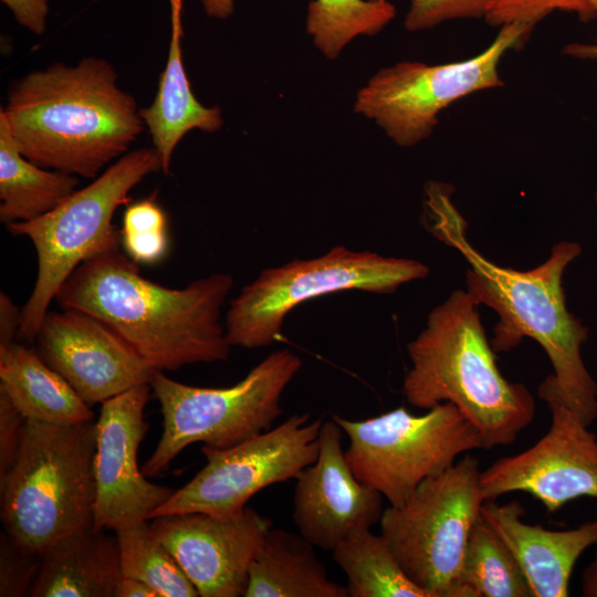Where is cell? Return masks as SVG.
Wrapping results in <instances>:
<instances>
[{
    "instance_id": "obj_14",
    "label": "cell",
    "mask_w": 597,
    "mask_h": 597,
    "mask_svg": "<svg viewBox=\"0 0 597 597\" xmlns=\"http://www.w3.org/2000/svg\"><path fill=\"white\" fill-rule=\"evenodd\" d=\"M150 385L136 386L102 404L95 421L93 530L150 520L172 490L148 481L138 468V448L148 425L144 411Z\"/></svg>"
},
{
    "instance_id": "obj_10",
    "label": "cell",
    "mask_w": 597,
    "mask_h": 597,
    "mask_svg": "<svg viewBox=\"0 0 597 597\" xmlns=\"http://www.w3.org/2000/svg\"><path fill=\"white\" fill-rule=\"evenodd\" d=\"M332 419L348 437L345 457L354 475L392 506L404 504L460 454L484 449L478 430L448 401L422 415L401 406L365 420Z\"/></svg>"
},
{
    "instance_id": "obj_39",
    "label": "cell",
    "mask_w": 597,
    "mask_h": 597,
    "mask_svg": "<svg viewBox=\"0 0 597 597\" xmlns=\"http://www.w3.org/2000/svg\"><path fill=\"white\" fill-rule=\"evenodd\" d=\"M595 200L597 201V189H596V193H595Z\"/></svg>"
},
{
    "instance_id": "obj_15",
    "label": "cell",
    "mask_w": 597,
    "mask_h": 597,
    "mask_svg": "<svg viewBox=\"0 0 597 597\" xmlns=\"http://www.w3.org/2000/svg\"><path fill=\"white\" fill-rule=\"evenodd\" d=\"M201 597L244 596L250 565L272 521L252 507L229 514L206 512L149 520Z\"/></svg>"
},
{
    "instance_id": "obj_35",
    "label": "cell",
    "mask_w": 597,
    "mask_h": 597,
    "mask_svg": "<svg viewBox=\"0 0 597 597\" xmlns=\"http://www.w3.org/2000/svg\"><path fill=\"white\" fill-rule=\"evenodd\" d=\"M114 597H159L156 590H154L146 583L132 578L122 576L119 579Z\"/></svg>"
},
{
    "instance_id": "obj_9",
    "label": "cell",
    "mask_w": 597,
    "mask_h": 597,
    "mask_svg": "<svg viewBox=\"0 0 597 597\" xmlns=\"http://www.w3.org/2000/svg\"><path fill=\"white\" fill-rule=\"evenodd\" d=\"M480 461L467 454L425 480L399 506L383 511L381 535L407 576L430 597H464L461 573L485 501Z\"/></svg>"
},
{
    "instance_id": "obj_4",
    "label": "cell",
    "mask_w": 597,
    "mask_h": 597,
    "mask_svg": "<svg viewBox=\"0 0 597 597\" xmlns=\"http://www.w3.org/2000/svg\"><path fill=\"white\" fill-rule=\"evenodd\" d=\"M479 306L467 290H455L430 312L426 327L407 344L411 366L402 394L425 410L453 404L490 450L512 444L532 423L535 401L525 385L509 381L499 369Z\"/></svg>"
},
{
    "instance_id": "obj_28",
    "label": "cell",
    "mask_w": 597,
    "mask_h": 597,
    "mask_svg": "<svg viewBox=\"0 0 597 597\" xmlns=\"http://www.w3.org/2000/svg\"><path fill=\"white\" fill-rule=\"evenodd\" d=\"M121 243L125 254L137 264H156L167 254V217L155 193L127 206Z\"/></svg>"
},
{
    "instance_id": "obj_24",
    "label": "cell",
    "mask_w": 597,
    "mask_h": 597,
    "mask_svg": "<svg viewBox=\"0 0 597 597\" xmlns=\"http://www.w3.org/2000/svg\"><path fill=\"white\" fill-rule=\"evenodd\" d=\"M208 17L227 19L234 11V0H200ZM396 15L388 1L313 0L307 7L306 31L316 48L328 59H336L357 35L380 32Z\"/></svg>"
},
{
    "instance_id": "obj_22",
    "label": "cell",
    "mask_w": 597,
    "mask_h": 597,
    "mask_svg": "<svg viewBox=\"0 0 597 597\" xmlns=\"http://www.w3.org/2000/svg\"><path fill=\"white\" fill-rule=\"evenodd\" d=\"M314 547L300 533L271 527L250 565L244 597H348Z\"/></svg>"
},
{
    "instance_id": "obj_17",
    "label": "cell",
    "mask_w": 597,
    "mask_h": 597,
    "mask_svg": "<svg viewBox=\"0 0 597 597\" xmlns=\"http://www.w3.org/2000/svg\"><path fill=\"white\" fill-rule=\"evenodd\" d=\"M342 429L322 422L317 459L296 478L293 521L315 547L333 551L350 533L370 528L383 515V495L362 483L342 448Z\"/></svg>"
},
{
    "instance_id": "obj_18",
    "label": "cell",
    "mask_w": 597,
    "mask_h": 597,
    "mask_svg": "<svg viewBox=\"0 0 597 597\" xmlns=\"http://www.w3.org/2000/svg\"><path fill=\"white\" fill-rule=\"evenodd\" d=\"M526 510L517 500H485L482 519L507 545L521 566L533 597H566L576 562L597 544V519L576 528L553 531L523 521Z\"/></svg>"
},
{
    "instance_id": "obj_19",
    "label": "cell",
    "mask_w": 597,
    "mask_h": 597,
    "mask_svg": "<svg viewBox=\"0 0 597 597\" xmlns=\"http://www.w3.org/2000/svg\"><path fill=\"white\" fill-rule=\"evenodd\" d=\"M116 536L93 528L70 535L41 554L32 597H114L122 578Z\"/></svg>"
},
{
    "instance_id": "obj_1",
    "label": "cell",
    "mask_w": 597,
    "mask_h": 597,
    "mask_svg": "<svg viewBox=\"0 0 597 597\" xmlns=\"http://www.w3.org/2000/svg\"><path fill=\"white\" fill-rule=\"evenodd\" d=\"M426 196V228L462 255L467 291L499 316L490 341L494 352L507 353L525 337L538 343L554 369L542 383L589 427L597 417V384L582 357L588 328L567 310L563 289L565 270L580 254V244H554L547 260L531 270L501 266L468 240V223L449 186L430 182Z\"/></svg>"
},
{
    "instance_id": "obj_29",
    "label": "cell",
    "mask_w": 597,
    "mask_h": 597,
    "mask_svg": "<svg viewBox=\"0 0 597 597\" xmlns=\"http://www.w3.org/2000/svg\"><path fill=\"white\" fill-rule=\"evenodd\" d=\"M554 11L575 12L584 22L596 18L585 0H491L483 19L492 27L514 22L535 27Z\"/></svg>"
},
{
    "instance_id": "obj_12",
    "label": "cell",
    "mask_w": 597,
    "mask_h": 597,
    "mask_svg": "<svg viewBox=\"0 0 597 597\" xmlns=\"http://www.w3.org/2000/svg\"><path fill=\"white\" fill-rule=\"evenodd\" d=\"M322 420L294 413L273 429L226 449L201 447L206 465L151 515L241 511L259 491L296 479L315 462Z\"/></svg>"
},
{
    "instance_id": "obj_23",
    "label": "cell",
    "mask_w": 597,
    "mask_h": 597,
    "mask_svg": "<svg viewBox=\"0 0 597 597\" xmlns=\"http://www.w3.org/2000/svg\"><path fill=\"white\" fill-rule=\"evenodd\" d=\"M78 184L76 176L43 168L24 157L0 112V221L4 226L50 212Z\"/></svg>"
},
{
    "instance_id": "obj_11",
    "label": "cell",
    "mask_w": 597,
    "mask_h": 597,
    "mask_svg": "<svg viewBox=\"0 0 597 597\" xmlns=\"http://www.w3.org/2000/svg\"><path fill=\"white\" fill-rule=\"evenodd\" d=\"M533 29L520 22L502 25L489 46L467 60L438 65L405 61L384 67L358 92L355 111L374 119L398 146H415L432 134L442 109L479 91L503 86L502 57L520 48Z\"/></svg>"
},
{
    "instance_id": "obj_3",
    "label": "cell",
    "mask_w": 597,
    "mask_h": 597,
    "mask_svg": "<svg viewBox=\"0 0 597 597\" xmlns=\"http://www.w3.org/2000/svg\"><path fill=\"white\" fill-rule=\"evenodd\" d=\"M117 78L107 60L86 56L18 80L0 112L21 154L43 168L96 178L145 128L135 97Z\"/></svg>"
},
{
    "instance_id": "obj_21",
    "label": "cell",
    "mask_w": 597,
    "mask_h": 597,
    "mask_svg": "<svg viewBox=\"0 0 597 597\" xmlns=\"http://www.w3.org/2000/svg\"><path fill=\"white\" fill-rule=\"evenodd\" d=\"M0 391L25 420L66 426L94 418L90 405L38 352L15 341L0 345Z\"/></svg>"
},
{
    "instance_id": "obj_40",
    "label": "cell",
    "mask_w": 597,
    "mask_h": 597,
    "mask_svg": "<svg viewBox=\"0 0 597 597\" xmlns=\"http://www.w3.org/2000/svg\"><path fill=\"white\" fill-rule=\"evenodd\" d=\"M371 1H385V0H371Z\"/></svg>"
},
{
    "instance_id": "obj_32",
    "label": "cell",
    "mask_w": 597,
    "mask_h": 597,
    "mask_svg": "<svg viewBox=\"0 0 597 597\" xmlns=\"http://www.w3.org/2000/svg\"><path fill=\"white\" fill-rule=\"evenodd\" d=\"M25 418L6 394L0 391V479L14 464L19 454Z\"/></svg>"
},
{
    "instance_id": "obj_33",
    "label": "cell",
    "mask_w": 597,
    "mask_h": 597,
    "mask_svg": "<svg viewBox=\"0 0 597 597\" xmlns=\"http://www.w3.org/2000/svg\"><path fill=\"white\" fill-rule=\"evenodd\" d=\"M12 12L15 21L40 35L46 28L49 15V0H1Z\"/></svg>"
},
{
    "instance_id": "obj_31",
    "label": "cell",
    "mask_w": 597,
    "mask_h": 597,
    "mask_svg": "<svg viewBox=\"0 0 597 597\" xmlns=\"http://www.w3.org/2000/svg\"><path fill=\"white\" fill-rule=\"evenodd\" d=\"M491 0H410L405 28L416 32L455 19L483 18Z\"/></svg>"
},
{
    "instance_id": "obj_7",
    "label": "cell",
    "mask_w": 597,
    "mask_h": 597,
    "mask_svg": "<svg viewBox=\"0 0 597 597\" xmlns=\"http://www.w3.org/2000/svg\"><path fill=\"white\" fill-rule=\"evenodd\" d=\"M301 366L292 350H275L224 388L189 386L156 371L149 385L160 405L163 432L144 474L164 472L192 443L226 449L269 430L283 413L282 395Z\"/></svg>"
},
{
    "instance_id": "obj_25",
    "label": "cell",
    "mask_w": 597,
    "mask_h": 597,
    "mask_svg": "<svg viewBox=\"0 0 597 597\" xmlns=\"http://www.w3.org/2000/svg\"><path fill=\"white\" fill-rule=\"evenodd\" d=\"M332 553L346 576L348 597H430L407 576L383 535L370 528L350 533Z\"/></svg>"
},
{
    "instance_id": "obj_2",
    "label": "cell",
    "mask_w": 597,
    "mask_h": 597,
    "mask_svg": "<svg viewBox=\"0 0 597 597\" xmlns=\"http://www.w3.org/2000/svg\"><path fill=\"white\" fill-rule=\"evenodd\" d=\"M233 285L227 273L172 289L144 277L121 250L80 264L55 296L61 310L91 315L114 329L155 370L226 360L221 323Z\"/></svg>"
},
{
    "instance_id": "obj_5",
    "label": "cell",
    "mask_w": 597,
    "mask_h": 597,
    "mask_svg": "<svg viewBox=\"0 0 597 597\" xmlns=\"http://www.w3.org/2000/svg\"><path fill=\"white\" fill-rule=\"evenodd\" d=\"M96 426L27 419L19 454L0 479L4 532L41 555L56 542L93 527Z\"/></svg>"
},
{
    "instance_id": "obj_34",
    "label": "cell",
    "mask_w": 597,
    "mask_h": 597,
    "mask_svg": "<svg viewBox=\"0 0 597 597\" xmlns=\"http://www.w3.org/2000/svg\"><path fill=\"white\" fill-rule=\"evenodd\" d=\"M22 307L3 291L0 292V345L14 342L19 335Z\"/></svg>"
},
{
    "instance_id": "obj_37",
    "label": "cell",
    "mask_w": 597,
    "mask_h": 597,
    "mask_svg": "<svg viewBox=\"0 0 597 597\" xmlns=\"http://www.w3.org/2000/svg\"><path fill=\"white\" fill-rule=\"evenodd\" d=\"M582 594L585 597H597V549L594 561L583 572Z\"/></svg>"
},
{
    "instance_id": "obj_36",
    "label": "cell",
    "mask_w": 597,
    "mask_h": 597,
    "mask_svg": "<svg viewBox=\"0 0 597 597\" xmlns=\"http://www.w3.org/2000/svg\"><path fill=\"white\" fill-rule=\"evenodd\" d=\"M588 7L597 15V0H585ZM564 54L579 60H597V42L593 43H570L564 50Z\"/></svg>"
},
{
    "instance_id": "obj_13",
    "label": "cell",
    "mask_w": 597,
    "mask_h": 597,
    "mask_svg": "<svg viewBox=\"0 0 597 597\" xmlns=\"http://www.w3.org/2000/svg\"><path fill=\"white\" fill-rule=\"evenodd\" d=\"M537 394L551 411V427L531 448L481 471L484 500L521 491L555 513L572 500L597 499L596 434L547 386L541 383Z\"/></svg>"
},
{
    "instance_id": "obj_8",
    "label": "cell",
    "mask_w": 597,
    "mask_h": 597,
    "mask_svg": "<svg viewBox=\"0 0 597 597\" xmlns=\"http://www.w3.org/2000/svg\"><path fill=\"white\" fill-rule=\"evenodd\" d=\"M428 274L429 268L417 260L335 245L317 258L261 271L231 301L226 337L230 346L266 347L280 338L285 317L303 302L344 291L389 294Z\"/></svg>"
},
{
    "instance_id": "obj_16",
    "label": "cell",
    "mask_w": 597,
    "mask_h": 597,
    "mask_svg": "<svg viewBox=\"0 0 597 597\" xmlns=\"http://www.w3.org/2000/svg\"><path fill=\"white\" fill-rule=\"evenodd\" d=\"M34 342L41 358L90 406L149 384L156 373L114 329L77 311H49Z\"/></svg>"
},
{
    "instance_id": "obj_6",
    "label": "cell",
    "mask_w": 597,
    "mask_h": 597,
    "mask_svg": "<svg viewBox=\"0 0 597 597\" xmlns=\"http://www.w3.org/2000/svg\"><path fill=\"white\" fill-rule=\"evenodd\" d=\"M160 170L161 158L154 147L129 150L50 212L6 226L11 234L27 237L38 258L36 279L22 306L18 337L28 343L35 341L51 302L80 264L121 250V230L113 223L114 213L129 202L135 186Z\"/></svg>"
},
{
    "instance_id": "obj_26",
    "label": "cell",
    "mask_w": 597,
    "mask_h": 597,
    "mask_svg": "<svg viewBox=\"0 0 597 597\" xmlns=\"http://www.w3.org/2000/svg\"><path fill=\"white\" fill-rule=\"evenodd\" d=\"M460 584L464 597H533L516 558L482 516L470 533Z\"/></svg>"
},
{
    "instance_id": "obj_38",
    "label": "cell",
    "mask_w": 597,
    "mask_h": 597,
    "mask_svg": "<svg viewBox=\"0 0 597 597\" xmlns=\"http://www.w3.org/2000/svg\"><path fill=\"white\" fill-rule=\"evenodd\" d=\"M169 2H170V7L172 6L182 7L184 0H169Z\"/></svg>"
},
{
    "instance_id": "obj_27",
    "label": "cell",
    "mask_w": 597,
    "mask_h": 597,
    "mask_svg": "<svg viewBox=\"0 0 597 597\" xmlns=\"http://www.w3.org/2000/svg\"><path fill=\"white\" fill-rule=\"evenodd\" d=\"M148 521L114 530L122 575L149 585L159 597H197L199 593L169 549L153 533Z\"/></svg>"
},
{
    "instance_id": "obj_20",
    "label": "cell",
    "mask_w": 597,
    "mask_h": 597,
    "mask_svg": "<svg viewBox=\"0 0 597 597\" xmlns=\"http://www.w3.org/2000/svg\"><path fill=\"white\" fill-rule=\"evenodd\" d=\"M170 10L171 36L166 66L153 103L140 108L153 147L161 158L164 174H169L174 150L188 132L212 133L223 123L219 107H206L193 95L182 59V8L170 7Z\"/></svg>"
},
{
    "instance_id": "obj_30",
    "label": "cell",
    "mask_w": 597,
    "mask_h": 597,
    "mask_svg": "<svg viewBox=\"0 0 597 597\" xmlns=\"http://www.w3.org/2000/svg\"><path fill=\"white\" fill-rule=\"evenodd\" d=\"M41 555L17 544L6 532L0 540V596H30Z\"/></svg>"
}]
</instances>
